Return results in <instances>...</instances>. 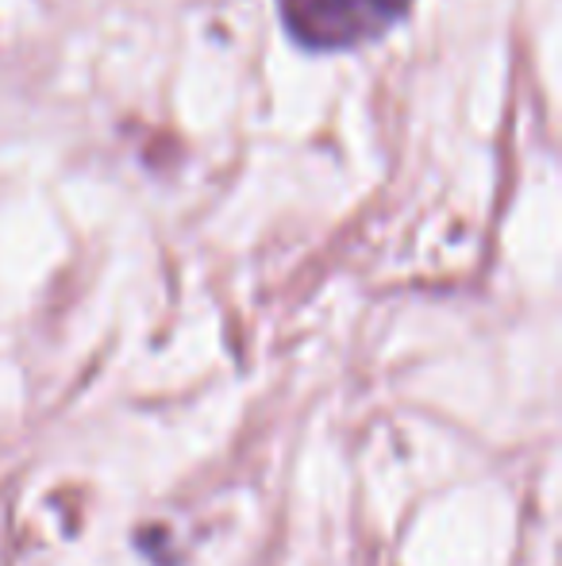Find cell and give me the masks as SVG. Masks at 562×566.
Masks as SVG:
<instances>
[{"instance_id":"cell-1","label":"cell","mask_w":562,"mask_h":566,"mask_svg":"<svg viewBox=\"0 0 562 566\" xmlns=\"http://www.w3.org/2000/svg\"><path fill=\"white\" fill-rule=\"evenodd\" d=\"M416 0H278L289 39L305 51H354L390 35Z\"/></svg>"}]
</instances>
